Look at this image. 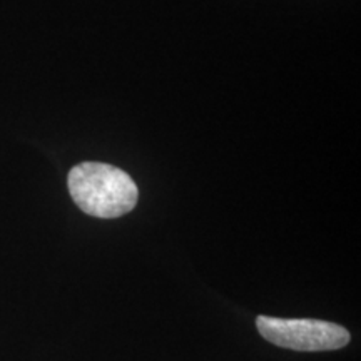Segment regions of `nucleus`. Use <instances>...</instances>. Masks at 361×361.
<instances>
[{
    "label": "nucleus",
    "mask_w": 361,
    "mask_h": 361,
    "mask_svg": "<svg viewBox=\"0 0 361 361\" xmlns=\"http://www.w3.org/2000/svg\"><path fill=\"white\" fill-rule=\"evenodd\" d=\"M71 197L85 214L114 219L137 204L139 189L126 171L106 162H80L67 178Z\"/></svg>",
    "instance_id": "1"
},
{
    "label": "nucleus",
    "mask_w": 361,
    "mask_h": 361,
    "mask_svg": "<svg viewBox=\"0 0 361 361\" xmlns=\"http://www.w3.org/2000/svg\"><path fill=\"white\" fill-rule=\"evenodd\" d=\"M259 335L279 348L295 351H333L350 343L348 329L323 319H291L258 316Z\"/></svg>",
    "instance_id": "2"
}]
</instances>
